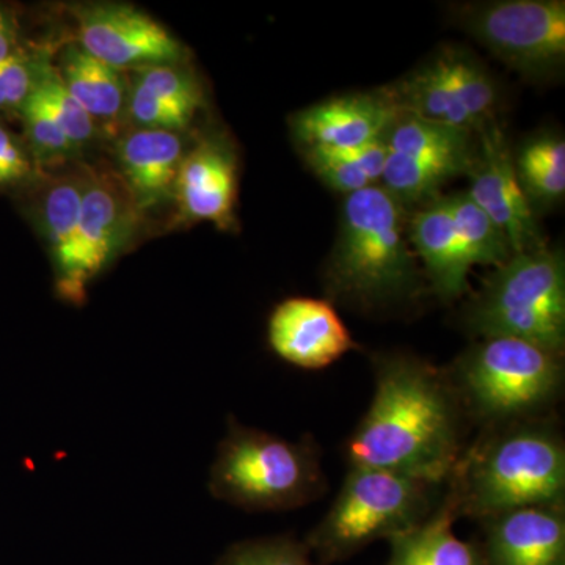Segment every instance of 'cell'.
<instances>
[{"instance_id":"6da1fadb","label":"cell","mask_w":565,"mask_h":565,"mask_svg":"<svg viewBox=\"0 0 565 565\" xmlns=\"http://www.w3.org/2000/svg\"><path fill=\"white\" fill-rule=\"evenodd\" d=\"M460 401L423 360L382 355L370 411L348 441L351 468H374L438 486L460 457Z\"/></svg>"},{"instance_id":"7a4b0ae2","label":"cell","mask_w":565,"mask_h":565,"mask_svg":"<svg viewBox=\"0 0 565 565\" xmlns=\"http://www.w3.org/2000/svg\"><path fill=\"white\" fill-rule=\"evenodd\" d=\"M327 286L366 310L404 302L422 289L404 206L381 185L345 196Z\"/></svg>"},{"instance_id":"3957f363","label":"cell","mask_w":565,"mask_h":565,"mask_svg":"<svg viewBox=\"0 0 565 565\" xmlns=\"http://www.w3.org/2000/svg\"><path fill=\"white\" fill-rule=\"evenodd\" d=\"M451 497L460 515L486 520L520 508H563L565 449L542 424H520L459 460Z\"/></svg>"},{"instance_id":"277c9868","label":"cell","mask_w":565,"mask_h":565,"mask_svg":"<svg viewBox=\"0 0 565 565\" xmlns=\"http://www.w3.org/2000/svg\"><path fill=\"white\" fill-rule=\"evenodd\" d=\"M478 337L516 338L563 356L565 263L563 252L544 247L515 253L482 285L465 311Z\"/></svg>"},{"instance_id":"5b68a950","label":"cell","mask_w":565,"mask_h":565,"mask_svg":"<svg viewBox=\"0 0 565 565\" xmlns=\"http://www.w3.org/2000/svg\"><path fill=\"white\" fill-rule=\"evenodd\" d=\"M323 489L315 446L292 444L259 429L228 424L211 467L210 490L245 511H288L313 501Z\"/></svg>"},{"instance_id":"8992f818","label":"cell","mask_w":565,"mask_h":565,"mask_svg":"<svg viewBox=\"0 0 565 565\" xmlns=\"http://www.w3.org/2000/svg\"><path fill=\"white\" fill-rule=\"evenodd\" d=\"M563 356L516 338H484L460 356L451 385L460 405L489 424L533 418L563 388Z\"/></svg>"},{"instance_id":"52a82bcc","label":"cell","mask_w":565,"mask_h":565,"mask_svg":"<svg viewBox=\"0 0 565 565\" xmlns=\"http://www.w3.org/2000/svg\"><path fill=\"white\" fill-rule=\"evenodd\" d=\"M434 487L392 471L351 468L329 514L305 545L326 565L355 555L379 539L390 541L429 515Z\"/></svg>"},{"instance_id":"ba28073f","label":"cell","mask_w":565,"mask_h":565,"mask_svg":"<svg viewBox=\"0 0 565 565\" xmlns=\"http://www.w3.org/2000/svg\"><path fill=\"white\" fill-rule=\"evenodd\" d=\"M382 90L401 115L473 134L494 121L500 96L492 74L459 47H445Z\"/></svg>"},{"instance_id":"9c48e42d","label":"cell","mask_w":565,"mask_h":565,"mask_svg":"<svg viewBox=\"0 0 565 565\" xmlns=\"http://www.w3.org/2000/svg\"><path fill=\"white\" fill-rule=\"evenodd\" d=\"M457 21L509 68L546 77L565 61L563 0H500L457 9Z\"/></svg>"},{"instance_id":"30bf717a","label":"cell","mask_w":565,"mask_h":565,"mask_svg":"<svg viewBox=\"0 0 565 565\" xmlns=\"http://www.w3.org/2000/svg\"><path fill=\"white\" fill-rule=\"evenodd\" d=\"M476 134L479 140L468 173L471 178L468 195L503 232L514 255L544 247L535 212L516 180L514 152L503 129L494 120Z\"/></svg>"},{"instance_id":"8fae6325","label":"cell","mask_w":565,"mask_h":565,"mask_svg":"<svg viewBox=\"0 0 565 565\" xmlns=\"http://www.w3.org/2000/svg\"><path fill=\"white\" fill-rule=\"evenodd\" d=\"M81 47L115 70L134 65H170L180 61L181 44L148 14L125 6L82 11Z\"/></svg>"},{"instance_id":"7c38bea8","label":"cell","mask_w":565,"mask_h":565,"mask_svg":"<svg viewBox=\"0 0 565 565\" xmlns=\"http://www.w3.org/2000/svg\"><path fill=\"white\" fill-rule=\"evenodd\" d=\"M270 349L286 363L322 370L356 349L329 300L291 297L274 308L267 326Z\"/></svg>"},{"instance_id":"4fadbf2b","label":"cell","mask_w":565,"mask_h":565,"mask_svg":"<svg viewBox=\"0 0 565 565\" xmlns=\"http://www.w3.org/2000/svg\"><path fill=\"white\" fill-rule=\"evenodd\" d=\"M399 111L384 90L334 96L296 114L292 132L303 150H349L385 139Z\"/></svg>"},{"instance_id":"5bb4252c","label":"cell","mask_w":565,"mask_h":565,"mask_svg":"<svg viewBox=\"0 0 565 565\" xmlns=\"http://www.w3.org/2000/svg\"><path fill=\"white\" fill-rule=\"evenodd\" d=\"M482 522L484 565H565L563 508L531 505Z\"/></svg>"},{"instance_id":"9a60e30c","label":"cell","mask_w":565,"mask_h":565,"mask_svg":"<svg viewBox=\"0 0 565 565\" xmlns=\"http://www.w3.org/2000/svg\"><path fill=\"white\" fill-rule=\"evenodd\" d=\"M236 191V158L225 141L204 140L182 159L177 192L189 217L228 228Z\"/></svg>"},{"instance_id":"2e32d148","label":"cell","mask_w":565,"mask_h":565,"mask_svg":"<svg viewBox=\"0 0 565 565\" xmlns=\"http://www.w3.org/2000/svg\"><path fill=\"white\" fill-rule=\"evenodd\" d=\"M408 243L422 258L435 296L452 302L468 289L473 264L457 233L445 196H437L407 222Z\"/></svg>"},{"instance_id":"e0dca14e","label":"cell","mask_w":565,"mask_h":565,"mask_svg":"<svg viewBox=\"0 0 565 565\" xmlns=\"http://www.w3.org/2000/svg\"><path fill=\"white\" fill-rule=\"evenodd\" d=\"M128 221L129 207L117 185L104 178L84 181L74 280L77 305L87 297V286L93 278L98 277L114 258Z\"/></svg>"},{"instance_id":"ac0fdd59","label":"cell","mask_w":565,"mask_h":565,"mask_svg":"<svg viewBox=\"0 0 565 565\" xmlns=\"http://www.w3.org/2000/svg\"><path fill=\"white\" fill-rule=\"evenodd\" d=\"M182 159L184 145L177 132L140 129L120 141L121 174L140 210L154 207L177 192Z\"/></svg>"},{"instance_id":"d6986e66","label":"cell","mask_w":565,"mask_h":565,"mask_svg":"<svg viewBox=\"0 0 565 565\" xmlns=\"http://www.w3.org/2000/svg\"><path fill=\"white\" fill-rule=\"evenodd\" d=\"M476 147L444 151L388 150L381 188L404 207L433 202L446 182L470 173Z\"/></svg>"},{"instance_id":"ffe728a7","label":"cell","mask_w":565,"mask_h":565,"mask_svg":"<svg viewBox=\"0 0 565 565\" xmlns=\"http://www.w3.org/2000/svg\"><path fill=\"white\" fill-rule=\"evenodd\" d=\"M459 516L451 494L418 525L393 535L392 556L386 565H484L482 552L460 541L452 525Z\"/></svg>"},{"instance_id":"44dd1931","label":"cell","mask_w":565,"mask_h":565,"mask_svg":"<svg viewBox=\"0 0 565 565\" xmlns=\"http://www.w3.org/2000/svg\"><path fill=\"white\" fill-rule=\"evenodd\" d=\"M84 181L63 180L44 193L40 207L41 230L50 244L55 266V288L66 302L77 305L76 262Z\"/></svg>"},{"instance_id":"7402d4cb","label":"cell","mask_w":565,"mask_h":565,"mask_svg":"<svg viewBox=\"0 0 565 565\" xmlns=\"http://www.w3.org/2000/svg\"><path fill=\"white\" fill-rule=\"evenodd\" d=\"M61 70L58 76L66 90L93 121H114L121 114L126 87L120 70L92 57L81 46L65 51Z\"/></svg>"},{"instance_id":"603a6c76","label":"cell","mask_w":565,"mask_h":565,"mask_svg":"<svg viewBox=\"0 0 565 565\" xmlns=\"http://www.w3.org/2000/svg\"><path fill=\"white\" fill-rule=\"evenodd\" d=\"M516 180L533 211L548 210L565 195V141L557 134H539L514 152Z\"/></svg>"},{"instance_id":"cb8c5ba5","label":"cell","mask_w":565,"mask_h":565,"mask_svg":"<svg viewBox=\"0 0 565 565\" xmlns=\"http://www.w3.org/2000/svg\"><path fill=\"white\" fill-rule=\"evenodd\" d=\"M305 159L323 184L348 196L375 185L384 173L388 145L385 139L349 150H303Z\"/></svg>"},{"instance_id":"d4e9b609","label":"cell","mask_w":565,"mask_h":565,"mask_svg":"<svg viewBox=\"0 0 565 565\" xmlns=\"http://www.w3.org/2000/svg\"><path fill=\"white\" fill-rule=\"evenodd\" d=\"M457 233L473 266H503L514 255L503 232L478 206L468 192L445 196Z\"/></svg>"},{"instance_id":"484cf974","label":"cell","mask_w":565,"mask_h":565,"mask_svg":"<svg viewBox=\"0 0 565 565\" xmlns=\"http://www.w3.org/2000/svg\"><path fill=\"white\" fill-rule=\"evenodd\" d=\"M32 95L74 147L79 148L95 136V121L66 90L57 71L46 62H40L39 79Z\"/></svg>"},{"instance_id":"4316f807","label":"cell","mask_w":565,"mask_h":565,"mask_svg":"<svg viewBox=\"0 0 565 565\" xmlns=\"http://www.w3.org/2000/svg\"><path fill=\"white\" fill-rule=\"evenodd\" d=\"M22 125H24L25 140L33 162L52 163L63 161L77 148L71 143L65 132L52 120L46 110L40 106L35 96H29L28 102L20 110Z\"/></svg>"},{"instance_id":"83f0119b","label":"cell","mask_w":565,"mask_h":565,"mask_svg":"<svg viewBox=\"0 0 565 565\" xmlns=\"http://www.w3.org/2000/svg\"><path fill=\"white\" fill-rule=\"evenodd\" d=\"M217 565H321L313 563L308 546L291 537L241 542Z\"/></svg>"},{"instance_id":"f1b7e54d","label":"cell","mask_w":565,"mask_h":565,"mask_svg":"<svg viewBox=\"0 0 565 565\" xmlns=\"http://www.w3.org/2000/svg\"><path fill=\"white\" fill-rule=\"evenodd\" d=\"M136 84L147 88L163 102L181 107L193 115L202 104L199 85L192 81L189 74L181 73L180 70H174L170 65L143 66V70L137 74Z\"/></svg>"},{"instance_id":"f546056e","label":"cell","mask_w":565,"mask_h":565,"mask_svg":"<svg viewBox=\"0 0 565 565\" xmlns=\"http://www.w3.org/2000/svg\"><path fill=\"white\" fill-rule=\"evenodd\" d=\"M40 61L20 52L0 62V115L20 114L39 79Z\"/></svg>"},{"instance_id":"4dcf8cb0","label":"cell","mask_w":565,"mask_h":565,"mask_svg":"<svg viewBox=\"0 0 565 565\" xmlns=\"http://www.w3.org/2000/svg\"><path fill=\"white\" fill-rule=\"evenodd\" d=\"M129 111L134 122H137L141 129H154V131H180L193 118L191 111L163 102L139 84H134Z\"/></svg>"},{"instance_id":"1f68e13d","label":"cell","mask_w":565,"mask_h":565,"mask_svg":"<svg viewBox=\"0 0 565 565\" xmlns=\"http://www.w3.org/2000/svg\"><path fill=\"white\" fill-rule=\"evenodd\" d=\"M35 173L28 147L0 121V192L21 188Z\"/></svg>"},{"instance_id":"d6a6232c","label":"cell","mask_w":565,"mask_h":565,"mask_svg":"<svg viewBox=\"0 0 565 565\" xmlns=\"http://www.w3.org/2000/svg\"><path fill=\"white\" fill-rule=\"evenodd\" d=\"M21 50L18 46L17 25H14L13 18L10 17L9 11L0 6V62L20 54Z\"/></svg>"}]
</instances>
